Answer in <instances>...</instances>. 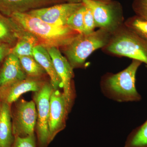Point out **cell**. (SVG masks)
<instances>
[{"label":"cell","instance_id":"1","mask_svg":"<svg viewBox=\"0 0 147 147\" xmlns=\"http://www.w3.org/2000/svg\"><path fill=\"white\" fill-rule=\"evenodd\" d=\"M9 17L21 28L34 35L39 45L46 48H63L80 34L67 26L48 24L27 12L13 13Z\"/></svg>","mask_w":147,"mask_h":147},{"label":"cell","instance_id":"2","mask_svg":"<svg viewBox=\"0 0 147 147\" xmlns=\"http://www.w3.org/2000/svg\"><path fill=\"white\" fill-rule=\"evenodd\" d=\"M142 63L132 60L126 68L118 73H107L102 76L100 88L106 97L118 102H138L142 96L136 88V75Z\"/></svg>","mask_w":147,"mask_h":147},{"label":"cell","instance_id":"3","mask_svg":"<svg viewBox=\"0 0 147 147\" xmlns=\"http://www.w3.org/2000/svg\"><path fill=\"white\" fill-rule=\"evenodd\" d=\"M104 53L126 57L144 63L147 67V41L125 26L111 34L109 42L102 49Z\"/></svg>","mask_w":147,"mask_h":147},{"label":"cell","instance_id":"4","mask_svg":"<svg viewBox=\"0 0 147 147\" xmlns=\"http://www.w3.org/2000/svg\"><path fill=\"white\" fill-rule=\"evenodd\" d=\"M111 35L109 32L101 29L88 34H79L62 48L63 52L73 69L83 67L92 53L108 44Z\"/></svg>","mask_w":147,"mask_h":147},{"label":"cell","instance_id":"5","mask_svg":"<svg viewBox=\"0 0 147 147\" xmlns=\"http://www.w3.org/2000/svg\"><path fill=\"white\" fill-rule=\"evenodd\" d=\"M91 11L96 28L103 29L110 34L124 24L123 9L120 3L115 0H82Z\"/></svg>","mask_w":147,"mask_h":147},{"label":"cell","instance_id":"6","mask_svg":"<svg viewBox=\"0 0 147 147\" xmlns=\"http://www.w3.org/2000/svg\"><path fill=\"white\" fill-rule=\"evenodd\" d=\"M37 119L36 105L34 101L20 100L13 115L12 125L13 134L24 137L34 135Z\"/></svg>","mask_w":147,"mask_h":147},{"label":"cell","instance_id":"7","mask_svg":"<svg viewBox=\"0 0 147 147\" xmlns=\"http://www.w3.org/2000/svg\"><path fill=\"white\" fill-rule=\"evenodd\" d=\"M84 5L83 2H64L36 9L27 12L46 23L58 26H66L68 18Z\"/></svg>","mask_w":147,"mask_h":147},{"label":"cell","instance_id":"8","mask_svg":"<svg viewBox=\"0 0 147 147\" xmlns=\"http://www.w3.org/2000/svg\"><path fill=\"white\" fill-rule=\"evenodd\" d=\"M53 89L52 85L44 84L34 95V102L37 114V129L40 141L42 144H46L50 139L48 121L50 96Z\"/></svg>","mask_w":147,"mask_h":147},{"label":"cell","instance_id":"9","mask_svg":"<svg viewBox=\"0 0 147 147\" xmlns=\"http://www.w3.org/2000/svg\"><path fill=\"white\" fill-rule=\"evenodd\" d=\"M70 106L63 92L58 89H53L50 96L48 121L50 139H52L55 134L65 126Z\"/></svg>","mask_w":147,"mask_h":147},{"label":"cell","instance_id":"10","mask_svg":"<svg viewBox=\"0 0 147 147\" xmlns=\"http://www.w3.org/2000/svg\"><path fill=\"white\" fill-rule=\"evenodd\" d=\"M46 49L53 59L55 70L61 82L63 93L71 105L73 97L71 81L73 77V69L59 48L52 47Z\"/></svg>","mask_w":147,"mask_h":147},{"label":"cell","instance_id":"11","mask_svg":"<svg viewBox=\"0 0 147 147\" xmlns=\"http://www.w3.org/2000/svg\"><path fill=\"white\" fill-rule=\"evenodd\" d=\"M62 3L63 0H0V13L10 17L13 13H26Z\"/></svg>","mask_w":147,"mask_h":147},{"label":"cell","instance_id":"12","mask_svg":"<svg viewBox=\"0 0 147 147\" xmlns=\"http://www.w3.org/2000/svg\"><path fill=\"white\" fill-rule=\"evenodd\" d=\"M29 77L5 86L0 88V98L3 102L9 105L15 102L25 93L30 91L37 92L42 85L35 79Z\"/></svg>","mask_w":147,"mask_h":147},{"label":"cell","instance_id":"13","mask_svg":"<svg viewBox=\"0 0 147 147\" xmlns=\"http://www.w3.org/2000/svg\"><path fill=\"white\" fill-rule=\"evenodd\" d=\"M26 77V74L21 67L19 58L10 53L7 55L0 73V88Z\"/></svg>","mask_w":147,"mask_h":147},{"label":"cell","instance_id":"14","mask_svg":"<svg viewBox=\"0 0 147 147\" xmlns=\"http://www.w3.org/2000/svg\"><path fill=\"white\" fill-rule=\"evenodd\" d=\"M33 57L50 76L51 85L55 90L62 88L61 82L56 72L53 59L46 48L38 45L34 48Z\"/></svg>","mask_w":147,"mask_h":147},{"label":"cell","instance_id":"15","mask_svg":"<svg viewBox=\"0 0 147 147\" xmlns=\"http://www.w3.org/2000/svg\"><path fill=\"white\" fill-rule=\"evenodd\" d=\"M9 105L3 102L0 111V147H11L13 142Z\"/></svg>","mask_w":147,"mask_h":147},{"label":"cell","instance_id":"16","mask_svg":"<svg viewBox=\"0 0 147 147\" xmlns=\"http://www.w3.org/2000/svg\"><path fill=\"white\" fill-rule=\"evenodd\" d=\"M24 31L10 17L6 18L0 13V42L10 43L17 41Z\"/></svg>","mask_w":147,"mask_h":147},{"label":"cell","instance_id":"17","mask_svg":"<svg viewBox=\"0 0 147 147\" xmlns=\"http://www.w3.org/2000/svg\"><path fill=\"white\" fill-rule=\"evenodd\" d=\"M39 45L36 38L32 34L24 31L17 40L11 53L18 58L23 56H33L34 48Z\"/></svg>","mask_w":147,"mask_h":147},{"label":"cell","instance_id":"18","mask_svg":"<svg viewBox=\"0 0 147 147\" xmlns=\"http://www.w3.org/2000/svg\"><path fill=\"white\" fill-rule=\"evenodd\" d=\"M124 147H147V120L129 134Z\"/></svg>","mask_w":147,"mask_h":147},{"label":"cell","instance_id":"19","mask_svg":"<svg viewBox=\"0 0 147 147\" xmlns=\"http://www.w3.org/2000/svg\"><path fill=\"white\" fill-rule=\"evenodd\" d=\"M18 58L21 67L29 77L36 78L45 73V70L33 56H23Z\"/></svg>","mask_w":147,"mask_h":147},{"label":"cell","instance_id":"20","mask_svg":"<svg viewBox=\"0 0 147 147\" xmlns=\"http://www.w3.org/2000/svg\"><path fill=\"white\" fill-rule=\"evenodd\" d=\"M124 25L131 31L147 41V20L135 15L125 21Z\"/></svg>","mask_w":147,"mask_h":147},{"label":"cell","instance_id":"21","mask_svg":"<svg viewBox=\"0 0 147 147\" xmlns=\"http://www.w3.org/2000/svg\"><path fill=\"white\" fill-rule=\"evenodd\" d=\"M86 8V6L84 3L82 7L69 17L66 26L79 33H83L84 32V14Z\"/></svg>","mask_w":147,"mask_h":147},{"label":"cell","instance_id":"22","mask_svg":"<svg viewBox=\"0 0 147 147\" xmlns=\"http://www.w3.org/2000/svg\"><path fill=\"white\" fill-rule=\"evenodd\" d=\"M86 7L84 14V32L83 33L88 34L95 31L96 26L94 17L91 11L86 6Z\"/></svg>","mask_w":147,"mask_h":147},{"label":"cell","instance_id":"23","mask_svg":"<svg viewBox=\"0 0 147 147\" xmlns=\"http://www.w3.org/2000/svg\"><path fill=\"white\" fill-rule=\"evenodd\" d=\"M132 7L136 15L147 20V0H134Z\"/></svg>","mask_w":147,"mask_h":147},{"label":"cell","instance_id":"24","mask_svg":"<svg viewBox=\"0 0 147 147\" xmlns=\"http://www.w3.org/2000/svg\"><path fill=\"white\" fill-rule=\"evenodd\" d=\"M14 147H36L34 136L26 137H16Z\"/></svg>","mask_w":147,"mask_h":147},{"label":"cell","instance_id":"25","mask_svg":"<svg viewBox=\"0 0 147 147\" xmlns=\"http://www.w3.org/2000/svg\"><path fill=\"white\" fill-rule=\"evenodd\" d=\"M11 49L5 44L0 45V62L11 53Z\"/></svg>","mask_w":147,"mask_h":147},{"label":"cell","instance_id":"26","mask_svg":"<svg viewBox=\"0 0 147 147\" xmlns=\"http://www.w3.org/2000/svg\"><path fill=\"white\" fill-rule=\"evenodd\" d=\"M65 2L70 3H79L82 2V0H63Z\"/></svg>","mask_w":147,"mask_h":147},{"label":"cell","instance_id":"27","mask_svg":"<svg viewBox=\"0 0 147 147\" xmlns=\"http://www.w3.org/2000/svg\"><path fill=\"white\" fill-rule=\"evenodd\" d=\"M1 104H0V111H1Z\"/></svg>","mask_w":147,"mask_h":147}]
</instances>
